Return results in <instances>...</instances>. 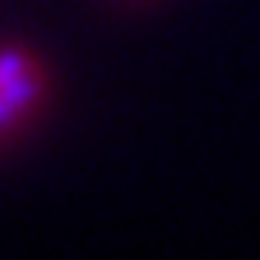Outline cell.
<instances>
[{
    "mask_svg": "<svg viewBox=\"0 0 260 260\" xmlns=\"http://www.w3.org/2000/svg\"><path fill=\"white\" fill-rule=\"evenodd\" d=\"M14 74H18V60H4V63H0V81L7 85Z\"/></svg>",
    "mask_w": 260,
    "mask_h": 260,
    "instance_id": "obj_1",
    "label": "cell"
}]
</instances>
